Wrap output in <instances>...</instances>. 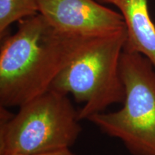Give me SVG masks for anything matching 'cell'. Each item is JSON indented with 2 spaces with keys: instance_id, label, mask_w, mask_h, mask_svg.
Masks as SVG:
<instances>
[{
  "instance_id": "3",
  "label": "cell",
  "mask_w": 155,
  "mask_h": 155,
  "mask_svg": "<svg viewBox=\"0 0 155 155\" xmlns=\"http://www.w3.org/2000/svg\"><path fill=\"white\" fill-rule=\"evenodd\" d=\"M0 155L32 154L70 149L81 134V120L68 95L49 89L2 116Z\"/></svg>"
},
{
  "instance_id": "6",
  "label": "cell",
  "mask_w": 155,
  "mask_h": 155,
  "mask_svg": "<svg viewBox=\"0 0 155 155\" xmlns=\"http://www.w3.org/2000/svg\"><path fill=\"white\" fill-rule=\"evenodd\" d=\"M117 7L124 20L127 39L124 48L141 53L155 68V25L148 0H96Z\"/></svg>"
},
{
  "instance_id": "7",
  "label": "cell",
  "mask_w": 155,
  "mask_h": 155,
  "mask_svg": "<svg viewBox=\"0 0 155 155\" xmlns=\"http://www.w3.org/2000/svg\"><path fill=\"white\" fill-rule=\"evenodd\" d=\"M38 13L36 0H0V38L8 35L12 24Z\"/></svg>"
},
{
  "instance_id": "5",
  "label": "cell",
  "mask_w": 155,
  "mask_h": 155,
  "mask_svg": "<svg viewBox=\"0 0 155 155\" xmlns=\"http://www.w3.org/2000/svg\"><path fill=\"white\" fill-rule=\"evenodd\" d=\"M38 12L58 30L83 37H98L126 28L119 12L96 0H36Z\"/></svg>"
},
{
  "instance_id": "1",
  "label": "cell",
  "mask_w": 155,
  "mask_h": 155,
  "mask_svg": "<svg viewBox=\"0 0 155 155\" xmlns=\"http://www.w3.org/2000/svg\"><path fill=\"white\" fill-rule=\"evenodd\" d=\"M91 38L61 32L40 13L18 22L1 39V107H19L49 90Z\"/></svg>"
},
{
  "instance_id": "4",
  "label": "cell",
  "mask_w": 155,
  "mask_h": 155,
  "mask_svg": "<svg viewBox=\"0 0 155 155\" xmlns=\"http://www.w3.org/2000/svg\"><path fill=\"white\" fill-rule=\"evenodd\" d=\"M119 68L125 88L122 108L88 121L121 141L132 155H155V68L141 53L124 48Z\"/></svg>"
},
{
  "instance_id": "2",
  "label": "cell",
  "mask_w": 155,
  "mask_h": 155,
  "mask_svg": "<svg viewBox=\"0 0 155 155\" xmlns=\"http://www.w3.org/2000/svg\"><path fill=\"white\" fill-rule=\"evenodd\" d=\"M127 39V28L88 39L52 83L50 89L71 94L83 104L78 110L81 121L123 104L125 88L119 63Z\"/></svg>"
},
{
  "instance_id": "8",
  "label": "cell",
  "mask_w": 155,
  "mask_h": 155,
  "mask_svg": "<svg viewBox=\"0 0 155 155\" xmlns=\"http://www.w3.org/2000/svg\"><path fill=\"white\" fill-rule=\"evenodd\" d=\"M5 155H75L74 153L71 152L70 149H65L55 152H45V153H39V154H5Z\"/></svg>"
}]
</instances>
